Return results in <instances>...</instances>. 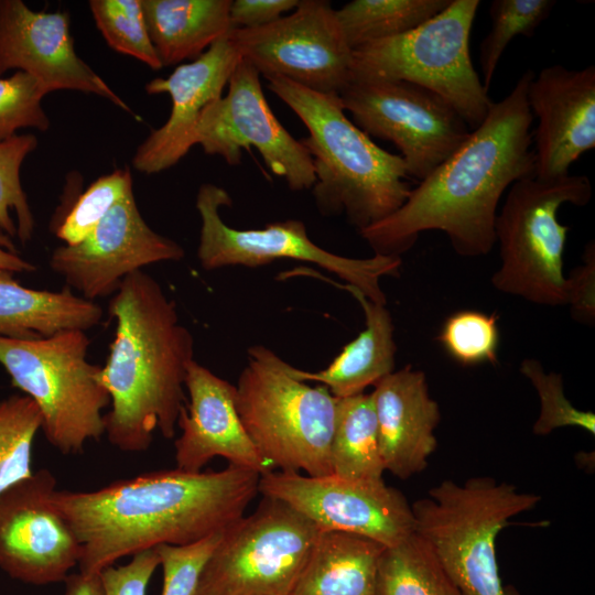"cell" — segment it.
<instances>
[{"label": "cell", "instance_id": "8992f818", "mask_svg": "<svg viewBox=\"0 0 595 595\" xmlns=\"http://www.w3.org/2000/svg\"><path fill=\"white\" fill-rule=\"evenodd\" d=\"M539 501L538 495L519 493L515 485L487 476L463 484L447 479L411 505L414 533L463 595H520L502 584L496 539L511 524L509 519Z\"/></svg>", "mask_w": 595, "mask_h": 595}, {"label": "cell", "instance_id": "8d00e7d4", "mask_svg": "<svg viewBox=\"0 0 595 595\" xmlns=\"http://www.w3.org/2000/svg\"><path fill=\"white\" fill-rule=\"evenodd\" d=\"M48 94L43 84L22 71L0 78V142L15 136L20 128L46 131L50 119L42 107Z\"/></svg>", "mask_w": 595, "mask_h": 595}, {"label": "cell", "instance_id": "9c48e42d", "mask_svg": "<svg viewBox=\"0 0 595 595\" xmlns=\"http://www.w3.org/2000/svg\"><path fill=\"white\" fill-rule=\"evenodd\" d=\"M479 3L451 0L444 10L414 30L354 50L351 80L413 83L442 97L472 130L476 129L494 102L469 52Z\"/></svg>", "mask_w": 595, "mask_h": 595}, {"label": "cell", "instance_id": "cb8c5ba5", "mask_svg": "<svg viewBox=\"0 0 595 595\" xmlns=\"http://www.w3.org/2000/svg\"><path fill=\"white\" fill-rule=\"evenodd\" d=\"M104 311L95 301L60 291L34 290L19 284L12 272L0 270V336L39 339L71 329L88 331Z\"/></svg>", "mask_w": 595, "mask_h": 595}, {"label": "cell", "instance_id": "e575fe53", "mask_svg": "<svg viewBox=\"0 0 595 595\" xmlns=\"http://www.w3.org/2000/svg\"><path fill=\"white\" fill-rule=\"evenodd\" d=\"M519 370L530 380L540 398V414L533 424L534 434L547 435L564 426H575L595 434L594 413L582 411L567 400L560 374L547 372L536 358H524Z\"/></svg>", "mask_w": 595, "mask_h": 595}, {"label": "cell", "instance_id": "ffe728a7", "mask_svg": "<svg viewBox=\"0 0 595 595\" xmlns=\"http://www.w3.org/2000/svg\"><path fill=\"white\" fill-rule=\"evenodd\" d=\"M241 56L228 34L201 56L177 66L169 77L145 85L148 94H167L172 108L166 122L151 131L137 149L136 170L154 174L175 165L195 145V131L204 110L223 97Z\"/></svg>", "mask_w": 595, "mask_h": 595}, {"label": "cell", "instance_id": "2e32d148", "mask_svg": "<svg viewBox=\"0 0 595 595\" xmlns=\"http://www.w3.org/2000/svg\"><path fill=\"white\" fill-rule=\"evenodd\" d=\"M56 485L43 468L0 496V569L11 578L61 583L79 563L82 544L53 502Z\"/></svg>", "mask_w": 595, "mask_h": 595}, {"label": "cell", "instance_id": "e0dca14e", "mask_svg": "<svg viewBox=\"0 0 595 595\" xmlns=\"http://www.w3.org/2000/svg\"><path fill=\"white\" fill-rule=\"evenodd\" d=\"M184 256L181 245L147 224L131 190L83 241L54 249L48 263L66 286L94 301L113 295L127 275L143 267Z\"/></svg>", "mask_w": 595, "mask_h": 595}, {"label": "cell", "instance_id": "f35d334b", "mask_svg": "<svg viewBox=\"0 0 595 595\" xmlns=\"http://www.w3.org/2000/svg\"><path fill=\"white\" fill-rule=\"evenodd\" d=\"M160 558L155 549H148L131 556L129 563L109 565L99 572L105 595H145Z\"/></svg>", "mask_w": 595, "mask_h": 595}, {"label": "cell", "instance_id": "7bdbcfd3", "mask_svg": "<svg viewBox=\"0 0 595 595\" xmlns=\"http://www.w3.org/2000/svg\"><path fill=\"white\" fill-rule=\"evenodd\" d=\"M35 266L21 258L7 235L0 234V270L9 272H32Z\"/></svg>", "mask_w": 595, "mask_h": 595}, {"label": "cell", "instance_id": "52a82bcc", "mask_svg": "<svg viewBox=\"0 0 595 595\" xmlns=\"http://www.w3.org/2000/svg\"><path fill=\"white\" fill-rule=\"evenodd\" d=\"M592 193L585 175L515 182L496 218L500 266L491 277L493 286L533 304L566 305L563 256L569 227L559 221L558 213L564 204L587 205Z\"/></svg>", "mask_w": 595, "mask_h": 595}, {"label": "cell", "instance_id": "7402d4cb", "mask_svg": "<svg viewBox=\"0 0 595 595\" xmlns=\"http://www.w3.org/2000/svg\"><path fill=\"white\" fill-rule=\"evenodd\" d=\"M371 392L385 470L407 479L421 473L436 450L439 403L430 396L426 376L410 365L392 371Z\"/></svg>", "mask_w": 595, "mask_h": 595}, {"label": "cell", "instance_id": "4fadbf2b", "mask_svg": "<svg viewBox=\"0 0 595 595\" xmlns=\"http://www.w3.org/2000/svg\"><path fill=\"white\" fill-rule=\"evenodd\" d=\"M240 56L260 75L338 95L351 80V54L326 0H300L289 15L256 29L228 33Z\"/></svg>", "mask_w": 595, "mask_h": 595}, {"label": "cell", "instance_id": "7a4b0ae2", "mask_svg": "<svg viewBox=\"0 0 595 595\" xmlns=\"http://www.w3.org/2000/svg\"><path fill=\"white\" fill-rule=\"evenodd\" d=\"M259 479V473L235 465L198 473L174 468L90 491L56 489L53 502L82 544L79 572L94 574L156 545L223 531L245 515Z\"/></svg>", "mask_w": 595, "mask_h": 595}, {"label": "cell", "instance_id": "d590c367", "mask_svg": "<svg viewBox=\"0 0 595 595\" xmlns=\"http://www.w3.org/2000/svg\"><path fill=\"white\" fill-rule=\"evenodd\" d=\"M131 190L132 176L129 169L100 176L77 198L58 226L56 236L67 246L79 244Z\"/></svg>", "mask_w": 595, "mask_h": 595}, {"label": "cell", "instance_id": "5b68a950", "mask_svg": "<svg viewBox=\"0 0 595 595\" xmlns=\"http://www.w3.org/2000/svg\"><path fill=\"white\" fill-rule=\"evenodd\" d=\"M271 349H248L236 407L261 457L273 470L332 475L331 444L338 398L293 378Z\"/></svg>", "mask_w": 595, "mask_h": 595}, {"label": "cell", "instance_id": "7c38bea8", "mask_svg": "<svg viewBox=\"0 0 595 595\" xmlns=\"http://www.w3.org/2000/svg\"><path fill=\"white\" fill-rule=\"evenodd\" d=\"M338 97L359 129L399 149L408 175L419 181L472 132L442 97L405 80H351Z\"/></svg>", "mask_w": 595, "mask_h": 595}, {"label": "cell", "instance_id": "83f0119b", "mask_svg": "<svg viewBox=\"0 0 595 595\" xmlns=\"http://www.w3.org/2000/svg\"><path fill=\"white\" fill-rule=\"evenodd\" d=\"M451 0H354L336 10L351 51L408 33L444 10Z\"/></svg>", "mask_w": 595, "mask_h": 595}, {"label": "cell", "instance_id": "484cf974", "mask_svg": "<svg viewBox=\"0 0 595 595\" xmlns=\"http://www.w3.org/2000/svg\"><path fill=\"white\" fill-rule=\"evenodd\" d=\"M385 549L363 536L322 530L293 595H377Z\"/></svg>", "mask_w": 595, "mask_h": 595}, {"label": "cell", "instance_id": "ab89813d", "mask_svg": "<svg viewBox=\"0 0 595 595\" xmlns=\"http://www.w3.org/2000/svg\"><path fill=\"white\" fill-rule=\"evenodd\" d=\"M567 280V304L574 321L595 323V245H586L583 263L571 271Z\"/></svg>", "mask_w": 595, "mask_h": 595}, {"label": "cell", "instance_id": "44dd1931", "mask_svg": "<svg viewBox=\"0 0 595 595\" xmlns=\"http://www.w3.org/2000/svg\"><path fill=\"white\" fill-rule=\"evenodd\" d=\"M185 389L188 402L180 412L174 442L176 468L198 473L215 457L260 475L273 470L251 442L236 407V386L192 360Z\"/></svg>", "mask_w": 595, "mask_h": 595}, {"label": "cell", "instance_id": "ac0fdd59", "mask_svg": "<svg viewBox=\"0 0 595 595\" xmlns=\"http://www.w3.org/2000/svg\"><path fill=\"white\" fill-rule=\"evenodd\" d=\"M18 68L48 93L79 90L129 106L76 53L66 12H39L21 0H0V75Z\"/></svg>", "mask_w": 595, "mask_h": 595}, {"label": "cell", "instance_id": "9a60e30c", "mask_svg": "<svg viewBox=\"0 0 595 595\" xmlns=\"http://www.w3.org/2000/svg\"><path fill=\"white\" fill-rule=\"evenodd\" d=\"M259 493L282 500L322 530L363 536L386 548L396 547L414 533L411 505L383 479L271 470L260 475Z\"/></svg>", "mask_w": 595, "mask_h": 595}, {"label": "cell", "instance_id": "836d02e7", "mask_svg": "<svg viewBox=\"0 0 595 595\" xmlns=\"http://www.w3.org/2000/svg\"><path fill=\"white\" fill-rule=\"evenodd\" d=\"M497 322L495 313L458 311L445 320L437 340L463 366L496 364L499 344Z\"/></svg>", "mask_w": 595, "mask_h": 595}, {"label": "cell", "instance_id": "d6986e66", "mask_svg": "<svg viewBox=\"0 0 595 595\" xmlns=\"http://www.w3.org/2000/svg\"><path fill=\"white\" fill-rule=\"evenodd\" d=\"M527 102L538 126L532 132L534 176L556 178L595 148V67L551 65L533 75Z\"/></svg>", "mask_w": 595, "mask_h": 595}, {"label": "cell", "instance_id": "6da1fadb", "mask_svg": "<svg viewBox=\"0 0 595 595\" xmlns=\"http://www.w3.org/2000/svg\"><path fill=\"white\" fill-rule=\"evenodd\" d=\"M533 75L528 69L504 99L493 102L467 140L411 188L394 213L358 231L374 255L401 258L428 230L443 231L462 257L491 251L502 194L534 176L533 116L527 102Z\"/></svg>", "mask_w": 595, "mask_h": 595}, {"label": "cell", "instance_id": "5bb4252c", "mask_svg": "<svg viewBox=\"0 0 595 595\" xmlns=\"http://www.w3.org/2000/svg\"><path fill=\"white\" fill-rule=\"evenodd\" d=\"M259 72L241 57L223 96L203 112L195 144L228 164L241 161V150H258L268 169L283 177L290 190H312L316 182L313 160L301 140L280 123L263 94Z\"/></svg>", "mask_w": 595, "mask_h": 595}, {"label": "cell", "instance_id": "1f68e13d", "mask_svg": "<svg viewBox=\"0 0 595 595\" xmlns=\"http://www.w3.org/2000/svg\"><path fill=\"white\" fill-rule=\"evenodd\" d=\"M94 20L108 45L152 69L162 68L151 42L141 0H91Z\"/></svg>", "mask_w": 595, "mask_h": 595}, {"label": "cell", "instance_id": "277c9868", "mask_svg": "<svg viewBox=\"0 0 595 595\" xmlns=\"http://www.w3.org/2000/svg\"><path fill=\"white\" fill-rule=\"evenodd\" d=\"M267 80L309 131L301 142L313 160L312 194L323 215L344 214L360 231L405 202L411 187L401 156L378 147L349 120L338 95L321 94L279 76Z\"/></svg>", "mask_w": 595, "mask_h": 595}, {"label": "cell", "instance_id": "d4e9b609", "mask_svg": "<svg viewBox=\"0 0 595 595\" xmlns=\"http://www.w3.org/2000/svg\"><path fill=\"white\" fill-rule=\"evenodd\" d=\"M141 4L162 67L197 58L234 29L231 0H141Z\"/></svg>", "mask_w": 595, "mask_h": 595}, {"label": "cell", "instance_id": "f1b7e54d", "mask_svg": "<svg viewBox=\"0 0 595 595\" xmlns=\"http://www.w3.org/2000/svg\"><path fill=\"white\" fill-rule=\"evenodd\" d=\"M377 595H463L432 549L415 533L386 548L379 561Z\"/></svg>", "mask_w": 595, "mask_h": 595}, {"label": "cell", "instance_id": "30bf717a", "mask_svg": "<svg viewBox=\"0 0 595 595\" xmlns=\"http://www.w3.org/2000/svg\"><path fill=\"white\" fill-rule=\"evenodd\" d=\"M322 529L280 499L262 496L223 531L195 595H293Z\"/></svg>", "mask_w": 595, "mask_h": 595}, {"label": "cell", "instance_id": "d6a6232c", "mask_svg": "<svg viewBox=\"0 0 595 595\" xmlns=\"http://www.w3.org/2000/svg\"><path fill=\"white\" fill-rule=\"evenodd\" d=\"M37 147L33 134H15L0 142V229L28 242L33 235L34 217L20 181V167Z\"/></svg>", "mask_w": 595, "mask_h": 595}, {"label": "cell", "instance_id": "ba28073f", "mask_svg": "<svg viewBox=\"0 0 595 595\" xmlns=\"http://www.w3.org/2000/svg\"><path fill=\"white\" fill-rule=\"evenodd\" d=\"M89 344L80 329L39 339L0 336V364L35 402L46 441L64 455L82 453L106 432L110 398L99 381L101 366L87 359Z\"/></svg>", "mask_w": 595, "mask_h": 595}, {"label": "cell", "instance_id": "4dcf8cb0", "mask_svg": "<svg viewBox=\"0 0 595 595\" xmlns=\"http://www.w3.org/2000/svg\"><path fill=\"white\" fill-rule=\"evenodd\" d=\"M555 3L554 0H495L490 3V30L479 47L482 83L486 90L508 44L519 35L533 36Z\"/></svg>", "mask_w": 595, "mask_h": 595}, {"label": "cell", "instance_id": "f546056e", "mask_svg": "<svg viewBox=\"0 0 595 595\" xmlns=\"http://www.w3.org/2000/svg\"><path fill=\"white\" fill-rule=\"evenodd\" d=\"M42 415L25 394L0 400V496L33 475L32 451Z\"/></svg>", "mask_w": 595, "mask_h": 595}, {"label": "cell", "instance_id": "603a6c76", "mask_svg": "<svg viewBox=\"0 0 595 595\" xmlns=\"http://www.w3.org/2000/svg\"><path fill=\"white\" fill-rule=\"evenodd\" d=\"M360 304L366 326L349 342L334 360L323 370L307 371L285 361V370L300 381H314L325 386L336 398L363 393L394 371L397 345L393 323L386 305L368 300L354 286L344 284Z\"/></svg>", "mask_w": 595, "mask_h": 595}, {"label": "cell", "instance_id": "4316f807", "mask_svg": "<svg viewBox=\"0 0 595 595\" xmlns=\"http://www.w3.org/2000/svg\"><path fill=\"white\" fill-rule=\"evenodd\" d=\"M332 474L346 479H382L378 423L371 393L338 398L331 444Z\"/></svg>", "mask_w": 595, "mask_h": 595}, {"label": "cell", "instance_id": "60d3db41", "mask_svg": "<svg viewBox=\"0 0 595 595\" xmlns=\"http://www.w3.org/2000/svg\"><path fill=\"white\" fill-rule=\"evenodd\" d=\"M300 0H234L230 21L234 29H256L270 24L294 10Z\"/></svg>", "mask_w": 595, "mask_h": 595}, {"label": "cell", "instance_id": "b9f144b4", "mask_svg": "<svg viewBox=\"0 0 595 595\" xmlns=\"http://www.w3.org/2000/svg\"><path fill=\"white\" fill-rule=\"evenodd\" d=\"M64 583V595H105L99 573H72Z\"/></svg>", "mask_w": 595, "mask_h": 595}, {"label": "cell", "instance_id": "3957f363", "mask_svg": "<svg viewBox=\"0 0 595 595\" xmlns=\"http://www.w3.org/2000/svg\"><path fill=\"white\" fill-rule=\"evenodd\" d=\"M108 313L116 331L99 372L110 398L105 434L119 451L144 452L155 431L165 439L175 435L194 339L180 323L175 302L142 270L123 279Z\"/></svg>", "mask_w": 595, "mask_h": 595}, {"label": "cell", "instance_id": "74e56055", "mask_svg": "<svg viewBox=\"0 0 595 595\" xmlns=\"http://www.w3.org/2000/svg\"><path fill=\"white\" fill-rule=\"evenodd\" d=\"M223 531L187 544H160L154 548L163 570L161 595H195L201 574Z\"/></svg>", "mask_w": 595, "mask_h": 595}, {"label": "cell", "instance_id": "8fae6325", "mask_svg": "<svg viewBox=\"0 0 595 595\" xmlns=\"http://www.w3.org/2000/svg\"><path fill=\"white\" fill-rule=\"evenodd\" d=\"M230 205L228 192L220 186L205 183L197 192L196 208L201 217L197 258L204 270L230 266L256 268L278 259L305 261L336 274L371 302L387 304L380 280L399 274L401 258L374 255L355 259L329 252L311 240L304 223L298 219L255 229L232 228L220 216L221 207Z\"/></svg>", "mask_w": 595, "mask_h": 595}]
</instances>
